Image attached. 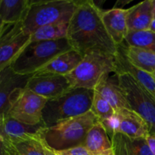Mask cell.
I'll return each instance as SVG.
<instances>
[{
  "instance_id": "1",
  "label": "cell",
  "mask_w": 155,
  "mask_h": 155,
  "mask_svg": "<svg viewBox=\"0 0 155 155\" xmlns=\"http://www.w3.org/2000/svg\"><path fill=\"white\" fill-rule=\"evenodd\" d=\"M99 8L92 0L78 1L69 22L67 39L73 49L84 56L90 51L116 55L118 46L104 27Z\"/></svg>"
},
{
  "instance_id": "2",
  "label": "cell",
  "mask_w": 155,
  "mask_h": 155,
  "mask_svg": "<svg viewBox=\"0 0 155 155\" xmlns=\"http://www.w3.org/2000/svg\"><path fill=\"white\" fill-rule=\"evenodd\" d=\"M98 121L92 112L89 111L51 127H45L41 133V141L53 151L84 146L88 133Z\"/></svg>"
},
{
  "instance_id": "3",
  "label": "cell",
  "mask_w": 155,
  "mask_h": 155,
  "mask_svg": "<svg viewBox=\"0 0 155 155\" xmlns=\"http://www.w3.org/2000/svg\"><path fill=\"white\" fill-rule=\"evenodd\" d=\"M94 93V89L77 88L58 98L48 100L42 110L45 127H51L90 111Z\"/></svg>"
},
{
  "instance_id": "4",
  "label": "cell",
  "mask_w": 155,
  "mask_h": 155,
  "mask_svg": "<svg viewBox=\"0 0 155 155\" xmlns=\"http://www.w3.org/2000/svg\"><path fill=\"white\" fill-rule=\"evenodd\" d=\"M72 48L67 38L30 42L15 58L10 68L18 75H33L56 57Z\"/></svg>"
},
{
  "instance_id": "5",
  "label": "cell",
  "mask_w": 155,
  "mask_h": 155,
  "mask_svg": "<svg viewBox=\"0 0 155 155\" xmlns=\"http://www.w3.org/2000/svg\"><path fill=\"white\" fill-rule=\"evenodd\" d=\"M75 0H31L27 15L22 22L26 33L31 35L40 27L61 22H70L76 8Z\"/></svg>"
},
{
  "instance_id": "6",
  "label": "cell",
  "mask_w": 155,
  "mask_h": 155,
  "mask_svg": "<svg viewBox=\"0 0 155 155\" xmlns=\"http://www.w3.org/2000/svg\"><path fill=\"white\" fill-rule=\"evenodd\" d=\"M115 72V55L101 51H90L84 54L80 64L66 77L71 89H94L104 75Z\"/></svg>"
},
{
  "instance_id": "7",
  "label": "cell",
  "mask_w": 155,
  "mask_h": 155,
  "mask_svg": "<svg viewBox=\"0 0 155 155\" xmlns=\"http://www.w3.org/2000/svg\"><path fill=\"white\" fill-rule=\"evenodd\" d=\"M116 74L129 108L145 120L150 135H155V98L130 74Z\"/></svg>"
},
{
  "instance_id": "8",
  "label": "cell",
  "mask_w": 155,
  "mask_h": 155,
  "mask_svg": "<svg viewBox=\"0 0 155 155\" xmlns=\"http://www.w3.org/2000/svg\"><path fill=\"white\" fill-rule=\"evenodd\" d=\"M47 101V98L24 88L14 98L7 116L30 125L44 124L42 110Z\"/></svg>"
},
{
  "instance_id": "9",
  "label": "cell",
  "mask_w": 155,
  "mask_h": 155,
  "mask_svg": "<svg viewBox=\"0 0 155 155\" xmlns=\"http://www.w3.org/2000/svg\"><path fill=\"white\" fill-rule=\"evenodd\" d=\"M30 42L22 22L3 24L0 31V72L11 66L21 51Z\"/></svg>"
},
{
  "instance_id": "10",
  "label": "cell",
  "mask_w": 155,
  "mask_h": 155,
  "mask_svg": "<svg viewBox=\"0 0 155 155\" xmlns=\"http://www.w3.org/2000/svg\"><path fill=\"white\" fill-rule=\"evenodd\" d=\"M25 88L48 100L58 98L71 89L65 76L49 74H33Z\"/></svg>"
},
{
  "instance_id": "11",
  "label": "cell",
  "mask_w": 155,
  "mask_h": 155,
  "mask_svg": "<svg viewBox=\"0 0 155 155\" xmlns=\"http://www.w3.org/2000/svg\"><path fill=\"white\" fill-rule=\"evenodd\" d=\"M44 124L30 125L5 116L0 120V136L6 143L14 145L33 139H41Z\"/></svg>"
},
{
  "instance_id": "12",
  "label": "cell",
  "mask_w": 155,
  "mask_h": 155,
  "mask_svg": "<svg viewBox=\"0 0 155 155\" xmlns=\"http://www.w3.org/2000/svg\"><path fill=\"white\" fill-rule=\"evenodd\" d=\"M31 76L18 75L10 67L0 72V120L7 116L14 98L26 87Z\"/></svg>"
},
{
  "instance_id": "13",
  "label": "cell",
  "mask_w": 155,
  "mask_h": 155,
  "mask_svg": "<svg viewBox=\"0 0 155 155\" xmlns=\"http://www.w3.org/2000/svg\"><path fill=\"white\" fill-rule=\"evenodd\" d=\"M127 9L114 8L109 10L101 9V15L104 27L117 45L125 42L128 33L127 24Z\"/></svg>"
},
{
  "instance_id": "14",
  "label": "cell",
  "mask_w": 155,
  "mask_h": 155,
  "mask_svg": "<svg viewBox=\"0 0 155 155\" xmlns=\"http://www.w3.org/2000/svg\"><path fill=\"white\" fill-rule=\"evenodd\" d=\"M94 90L111 105L115 112L124 108L130 109L116 74L104 75Z\"/></svg>"
},
{
  "instance_id": "15",
  "label": "cell",
  "mask_w": 155,
  "mask_h": 155,
  "mask_svg": "<svg viewBox=\"0 0 155 155\" xmlns=\"http://www.w3.org/2000/svg\"><path fill=\"white\" fill-rule=\"evenodd\" d=\"M118 118L117 133L130 138H147L150 134L148 124L138 114L128 108L115 112Z\"/></svg>"
},
{
  "instance_id": "16",
  "label": "cell",
  "mask_w": 155,
  "mask_h": 155,
  "mask_svg": "<svg viewBox=\"0 0 155 155\" xmlns=\"http://www.w3.org/2000/svg\"><path fill=\"white\" fill-rule=\"evenodd\" d=\"M116 72L115 74L126 73L130 74L155 98V79L151 74L137 68L130 62L124 55V52L118 46V51L115 55Z\"/></svg>"
},
{
  "instance_id": "17",
  "label": "cell",
  "mask_w": 155,
  "mask_h": 155,
  "mask_svg": "<svg viewBox=\"0 0 155 155\" xmlns=\"http://www.w3.org/2000/svg\"><path fill=\"white\" fill-rule=\"evenodd\" d=\"M83 58V55L72 48L56 57L35 74H49L66 77L76 69Z\"/></svg>"
},
{
  "instance_id": "18",
  "label": "cell",
  "mask_w": 155,
  "mask_h": 155,
  "mask_svg": "<svg viewBox=\"0 0 155 155\" xmlns=\"http://www.w3.org/2000/svg\"><path fill=\"white\" fill-rule=\"evenodd\" d=\"M151 0H145L127 9V24L128 31H146L152 21Z\"/></svg>"
},
{
  "instance_id": "19",
  "label": "cell",
  "mask_w": 155,
  "mask_h": 155,
  "mask_svg": "<svg viewBox=\"0 0 155 155\" xmlns=\"http://www.w3.org/2000/svg\"><path fill=\"white\" fill-rule=\"evenodd\" d=\"M115 155H154L146 138H130L116 133L111 139Z\"/></svg>"
},
{
  "instance_id": "20",
  "label": "cell",
  "mask_w": 155,
  "mask_h": 155,
  "mask_svg": "<svg viewBox=\"0 0 155 155\" xmlns=\"http://www.w3.org/2000/svg\"><path fill=\"white\" fill-rule=\"evenodd\" d=\"M84 146L90 155H104L114 151L111 139L99 121L89 131Z\"/></svg>"
},
{
  "instance_id": "21",
  "label": "cell",
  "mask_w": 155,
  "mask_h": 155,
  "mask_svg": "<svg viewBox=\"0 0 155 155\" xmlns=\"http://www.w3.org/2000/svg\"><path fill=\"white\" fill-rule=\"evenodd\" d=\"M118 46L122 50L129 61L135 66L149 74L155 71V52L154 51L130 46L125 42Z\"/></svg>"
},
{
  "instance_id": "22",
  "label": "cell",
  "mask_w": 155,
  "mask_h": 155,
  "mask_svg": "<svg viewBox=\"0 0 155 155\" xmlns=\"http://www.w3.org/2000/svg\"><path fill=\"white\" fill-rule=\"evenodd\" d=\"M31 0H1L0 19L4 24L23 22Z\"/></svg>"
},
{
  "instance_id": "23",
  "label": "cell",
  "mask_w": 155,
  "mask_h": 155,
  "mask_svg": "<svg viewBox=\"0 0 155 155\" xmlns=\"http://www.w3.org/2000/svg\"><path fill=\"white\" fill-rule=\"evenodd\" d=\"M69 22H61L40 27L30 35V42L51 41L67 38Z\"/></svg>"
},
{
  "instance_id": "24",
  "label": "cell",
  "mask_w": 155,
  "mask_h": 155,
  "mask_svg": "<svg viewBox=\"0 0 155 155\" xmlns=\"http://www.w3.org/2000/svg\"><path fill=\"white\" fill-rule=\"evenodd\" d=\"M125 42L130 46L138 47L155 52V33L146 31H130Z\"/></svg>"
},
{
  "instance_id": "25",
  "label": "cell",
  "mask_w": 155,
  "mask_h": 155,
  "mask_svg": "<svg viewBox=\"0 0 155 155\" xmlns=\"http://www.w3.org/2000/svg\"><path fill=\"white\" fill-rule=\"evenodd\" d=\"M90 111H92V114L96 117L99 122L111 117L115 114L111 105L95 91Z\"/></svg>"
},
{
  "instance_id": "26",
  "label": "cell",
  "mask_w": 155,
  "mask_h": 155,
  "mask_svg": "<svg viewBox=\"0 0 155 155\" xmlns=\"http://www.w3.org/2000/svg\"><path fill=\"white\" fill-rule=\"evenodd\" d=\"M9 145L21 155H45V146L41 139H30L14 145Z\"/></svg>"
},
{
  "instance_id": "27",
  "label": "cell",
  "mask_w": 155,
  "mask_h": 155,
  "mask_svg": "<svg viewBox=\"0 0 155 155\" xmlns=\"http://www.w3.org/2000/svg\"><path fill=\"white\" fill-rule=\"evenodd\" d=\"M57 155H90L85 146H77L62 151H54Z\"/></svg>"
},
{
  "instance_id": "28",
  "label": "cell",
  "mask_w": 155,
  "mask_h": 155,
  "mask_svg": "<svg viewBox=\"0 0 155 155\" xmlns=\"http://www.w3.org/2000/svg\"><path fill=\"white\" fill-rule=\"evenodd\" d=\"M146 140L148 142V146L151 149L153 154L155 155V135H148L146 138Z\"/></svg>"
},
{
  "instance_id": "29",
  "label": "cell",
  "mask_w": 155,
  "mask_h": 155,
  "mask_svg": "<svg viewBox=\"0 0 155 155\" xmlns=\"http://www.w3.org/2000/svg\"><path fill=\"white\" fill-rule=\"evenodd\" d=\"M5 155H21L9 144L5 142Z\"/></svg>"
},
{
  "instance_id": "30",
  "label": "cell",
  "mask_w": 155,
  "mask_h": 155,
  "mask_svg": "<svg viewBox=\"0 0 155 155\" xmlns=\"http://www.w3.org/2000/svg\"><path fill=\"white\" fill-rule=\"evenodd\" d=\"M0 155H5V145L3 140H0Z\"/></svg>"
},
{
  "instance_id": "31",
  "label": "cell",
  "mask_w": 155,
  "mask_h": 155,
  "mask_svg": "<svg viewBox=\"0 0 155 155\" xmlns=\"http://www.w3.org/2000/svg\"><path fill=\"white\" fill-rule=\"evenodd\" d=\"M44 146H45V155H57L53 150L50 149L49 148L46 147L45 145H44Z\"/></svg>"
},
{
  "instance_id": "32",
  "label": "cell",
  "mask_w": 155,
  "mask_h": 155,
  "mask_svg": "<svg viewBox=\"0 0 155 155\" xmlns=\"http://www.w3.org/2000/svg\"><path fill=\"white\" fill-rule=\"evenodd\" d=\"M149 31L153 32V33H155V18H153L152 21L151 23V25H150L149 27Z\"/></svg>"
},
{
  "instance_id": "33",
  "label": "cell",
  "mask_w": 155,
  "mask_h": 155,
  "mask_svg": "<svg viewBox=\"0 0 155 155\" xmlns=\"http://www.w3.org/2000/svg\"><path fill=\"white\" fill-rule=\"evenodd\" d=\"M151 5H152L153 17L155 18V0H151Z\"/></svg>"
},
{
  "instance_id": "34",
  "label": "cell",
  "mask_w": 155,
  "mask_h": 155,
  "mask_svg": "<svg viewBox=\"0 0 155 155\" xmlns=\"http://www.w3.org/2000/svg\"><path fill=\"white\" fill-rule=\"evenodd\" d=\"M3 24H4V23H3L2 21H1V19H0V31H1V29H2V27Z\"/></svg>"
},
{
  "instance_id": "35",
  "label": "cell",
  "mask_w": 155,
  "mask_h": 155,
  "mask_svg": "<svg viewBox=\"0 0 155 155\" xmlns=\"http://www.w3.org/2000/svg\"><path fill=\"white\" fill-rule=\"evenodd\" d=\"M151 75H152L153 77H154V78L155 79V71H154L153 73H151Z\"/></svg>"
},
{
  "instance_id": "36",
  "label": "cell",
  "mask_w": 155,
  "mask_h": 155,
  "mask_svg": "<svg viewBox=\"0 0 155 155\" xmlns=\"http://www.w3.org/2000/svg\"><path fill=\"white\" fill-rule=\"evenodd\" d=\"M0 140H2V137H1V136H0Z\"/></svg>"
},
{
  "instance_id": "37",
  "label": "cell",
  "mask_w": 155,
  "mask_h": 155,
  "mask_svg": "<svg viewBox=\"0 0 155 155\" xmlns=\"http://www.w3.org/2000/svg\"><path fill=\"white\" fill-rule=\"evenodd\" d=\"M0 2H1V0H0Z\"/></svg>"
}]
</instances>
